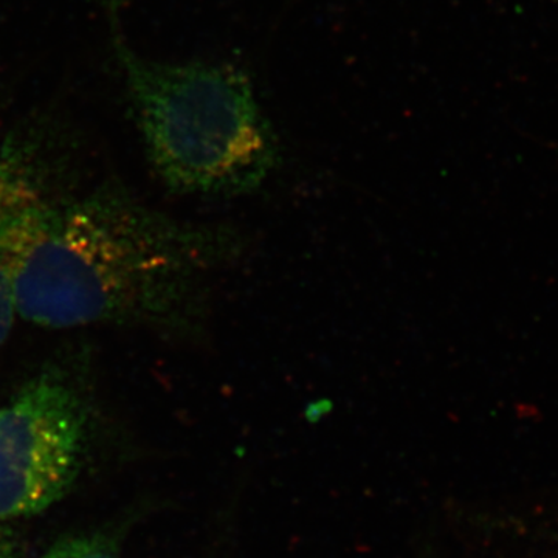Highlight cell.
I'll return each mask as SVG.
<instances>
[{"label":"cell","instance_id":"cell-1","mask_svg":"<svg viewBox=\"0 0 558 558\" xmlns=\"http://www.w3.org/2000/svg\"><path fill=\"white\" fill-rule=\"evenodd\" d=\"M20 317L49 329L146 326L190 332L205 314V278L240 255L234 231L190 226L106 186L25 218Z\"/></svg>","mask_w":558,"mask_h":558},{"label":"cell","instance_id":"cell-7","mask_svg":"<svg viewBox=\"0 0 558 558\" xmlns=\"http://www.w3.org/2000/svg\"><path fill=\"white\" fill-rule=\"evenodd\" d=\"M0 558H17V548L13 535L2 523H0Z\"/></svg>","mask_w":558,"mask_h":558},{"label":"cell","instance_id":"cell-4","mask_svg":"<svg viewBox=\"0 0 558 558\" xmlns=\"http://www.w3.org/2000/svg\"><path fill=\"white\" fill-rule=\"evenodd\" d=\"M31 213V211H28ZM27 213V215H28ZM11 223L0 233V344L9 339L17 312V271L25 253V218Z\"/></svg>","mask_w":558,"mask_h":558},{"label":"cell","instance_id":"cell-3","mask_svg":"<svg viewBox=\"0 0 558 558\" xmlns=\"http://www.w3.org/2000/svg\"><path fill=\"white\" fill-rule=\"evenodd\" d=\"M87 409L61 373L25 384L0 409V523L49 509L78 476Z\"/></svg>","mask_w":558,"mask_h":558},{"label":"cell","instance_id":"cell-6","mask_svg":"<svg viewBox=\"0 0 558 558\" xmlns=\"http://www.w3.org/2000/svg\"><path fill=\"white\" fill-rule=\"evenodd\" d=\"M44 558H119L116 546L100 535L61 539Z\"/></svg>","mask_w":558,"mask_h":558},{"label":"cell","instance_id":"cell-5","mask_svg":"<svg viewBox=\"0 0 558 558\" xmlns=\"http://www.w3.org/2000/svg\"><path fill=\"white\" fill-rule=\"evenodd\" d=\"M43 202L35 175L17 154L0 161V233Z\"/></svg>","mask_w":558,"mask_h":558},{"label":"cell","instance_id":"cell-2","mask_svg":"<svg viewBox=\"0 0 558 558\" xmlns=\"http://www.w3.org/2000/svg\"><path fill=\"white\" fill-rule=\"evenodd\" d=\"M113 47L149 159L168 189L244 196L277 170L278 138L245 72L143 60L117 33Z\"/></svg>","mask_w":558,"mask_h":558}]
</instances>
